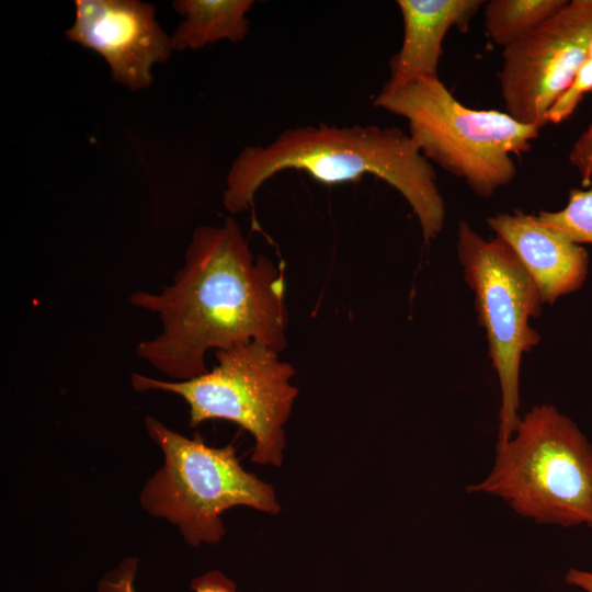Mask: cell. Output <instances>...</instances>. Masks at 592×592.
Returning a JSON list of instances; mask_svg holds the SVG:
<instances>
[{
  "label": "cell",
  "mask_w": 592,
  "mask_h": 592,
  "mask_svg": "<svg viewBox=\"0 0 592 592\" xmlns=\"http://www.w3.org/2000/svg\"><path fill=\"white\" fill-rule=\"evenodd\" d=\"M130 305L158 316L161 330L135 349L171 380L208 371V351L258 341L282 352L288 310L283 264L254 258L238 224L200 226L173 282L159 293L137 291Z\"/></svg>",
  "instance_id": "obj_1"
},
{
  "label": "cell",
  "mask_w": 592,
  "mask_h": 592,
  "mask_svg": "<svg viewBox=\"0 0 592 592\" xmlns=\"http://www.w3.org/2000/svg\"><path fill=\"white\" fill-rule=\"evenodd\" d=\"M288 169L304 170L325 184L375 175L406 198L425 242L443 228L445 208L434 169L409 134L397 127L300 126L284 130L266 146H247L229 170L225 208L231 214L247 210L261 185Z\"/></svg>",
  "instance_id": "obj_2"
},
{
  "label": "cell",
  "mask_w": 592,
  "mask_h": 592,
  "mask_svg": "<svg viewBox=\"0 0 592 592\" xmlns=\"http://www.w3.org/2000/svg\"><path fill=\"white\" fill-rule=\"evenodd\" d=\"M467 490L499 497L538 524L592 528V444L555 407L536 406L497 444L488 476Z\"/></svg>",
  "instance_id": "obj_3"
},
{
  "label": "cell",
  "mask_w": 592,
  "mask_h": 592,
  "mask_svg": "<svg viewBox=\"0 0 592 592\" xmlns=\"http://www.w3.org/2000/svg\"><path fill=\"white\" fill-rule=\"evenodd\" d=\"M373 104L406 118L421 153L485 198L513 181L511 155L527 152L539 132L506 112L463 105L439 77L383 89Z\"/></svg>",
  "instance_id": "obj_4"
},
{
  "label": "cell",
  "mask_w": 592,
  "mask_h": 592,
  "mask_svg": "<svg viewBox=\"0 0 592 592\" xmlns=\"http://www.w3.org/2000/svg\"><path fill=\"white\" fill-rule=\"evenodd\" d=\"M144 422L163 462L145 483L139 504L152 517L174 525L187 545L219 543L226 534L221 515L234 506L271 514L281 511L273 486L240 465L232 444L209 446L152 415Z\"/></svg>",
  "instance_id": "obj_5"
},
{
  "label": "cell",
  "mask_w": 592,
  "mask_h": 592,
  "mask_svg": "<svg viewBox=\"0 0 592 592\" xmlns=\"http://www.w3.org/2000/svg\"><path fill=\"white\" fill-rule=\"evenodd\" d=\"M217 364L187 380H163L130 375L137 392L161 390L181 397L189 407V424L227 420L254 439L253 463L280 467L286 447L284 425L298 389L295 368L278 352L258 341L215 351Z\"/></svg>",
  "instance_id": "obj_6"
},
{
  "label": "cell",
  "mask_w": 592,
  "mask_h": 592,
  "mask_svg": "<svg viewBox=\"0 0 592 592\" xmlns=\"http://www.w3.org/2000/svg\"><path fill=\"white\" fill-rule=\"evenodd\" d=\"M457 253L475 293L479 323L501 391L498 443L511 439L521 418L520 366L524 352L539 341L528 320L542 311L539 291L512 249L500 238L486 240L466 221L458 226Z\"/></svg>",
  "instance_id": "obj_7"
},
{
  "label": "cell",
  "mask_w": 592,
  "mask_h": 592,
  "mask_svg": "<svg viewBox=\"0 0 592 592\" xmlns=\"http://www.w3.org/2000/svg\"><path fill=\"white\" fill-rule=\"evenodd\" d=\"M592 38V0H571L555 15L503 48L498 73L506 113L540 129L569 87Z\"/></svg>",
  "instance_id": "obj_8"
},
{
  "label": "cell",
  "mask_w": 592,
  "mask_h": 592,
  "mask_svg": "<svg viewBox=\"0 0 592 592\" xmlns=\"http://www.w3.org/2000/svg\"><path fill=\"white\" fill-rule=\"evenodd\" d=\"M75 5L66 37L104 57L116 83L132 90L149 87L151 66L166 61L172 49L155 7L137 0H77Z\"/></svg>",
  "instance_id": "obj_9"
},
{
  "label": "cell",
  "mask_w": 592,
  "mask_h": 592,
  "mask_svg": "<svg viewBox=\"0 0 592 592\" xmlns=\"http://www.w3.org/2000/svg\"><path fill=\"white\" fill-rule=\"evenodd\" d=\"M488 225L521 261L543 304H554L583 285L589 269L585 249L542 224L537 216L521 210L497 214Z\"/></svg>",
  "instance_id": "obj_10"
},
{
  "label": "cell",
  "mask_w": 592,
  "mask_h": 592,
  "mask_svg": "<svg viewBox=\"0 0 592 592\" xmlns=\"http://www.w3.org/2000/svg\"><path fill=\"white\" fill-rule=\"evenodd\" d=\"M483 3L481 0H398L403 39L390 58V77L383 89L394 90L421 78L439 77L444 36L452 26L466 32Z\"/></svg>",
  "instance_id": "obj_11"
},
{
  "label": "cell",
  "mask_w": 592,
  "mask_h": 592,
  "mask_svg": "<svg viewBox=\"0 0 592 592\" xmlns=\"http://www.w3.org/2000/svg\"><path fill=\"white\" fill-rule=\"evenodd\" d=\"M251 0H178L173 8L184 16L171 37L175 50L200 49L221 39L232 43L248 34L246 13Z\"/></svg>",
  "instance_id": "obj_12"
},
{
  "label": "cell",
  "mask_w": 592,
  "mask_h": 592,
  "mask_svg": "<svg viewBox=\"0 0 592 592\" xmlns=\"http://www.w3.org/2000/svg\"><path fill=\"white\" fill-rule=\"evenodd\" d=\"M568 0H490L485 24L491 41L505 48L559 12Z\"/></svg>",
  "instance_id": "obj_13"
},
{
  "label": "cell",
  "mask_w": 592,
  "mask_h": 592,
  "mask_svg": "<svg viewBox=\"0 0 592 592\" xmlns=\"http://www.w3.org/2000/svg\"><path fill=\"white\" fill-rule=\"evenodd\" d=\"M537 218L577 244H592V182L582 189L570 190L562 209L539 212Z\"/></svg>",
  "instance_id": "obj_14"
},
{
  "label": "cell",
  "mask_w": 592,
  "mask_h": 592,
  "mask_svg": "<svg viewBox=\"0 0 592 592\" xmlns=\"http://www.w3.org/2000/svg\"><path fill=\"white\" fill-rule=\"evenodd\" d=\"M137 572L138 559L126 557L99 580L96 592H137ZM190 588L194 592H240L235 582L219 570H210L194 578Z\"/></svg>",
  "instance_id": "obj_15"
},
{
  "label": "cell",
  "mask_w": 592,
  "mask_h": 592,
  "mask_svg": "<svg viewBox=\"0 0 592 592\" xmlns=\"http://www.w3.org/2000/svg\"><path fill=\"white\" fill-rule=\"evenodd\" d=\"M588 92L592 93V59L590 58H585L569 87L549 107L546 122L559 124L570 117Z\"/></svg>",
  "instance_id": "obj_16"
},
{
  "label": "cell",
  "mask_w": 592,
  "mask_h": 592,
  "mask_svg": "<svg viewBox=\"0 0 592 592\" xmlns=\"http://www.w3.org/2000/svg\"><path fill=\"white\" fill-rule=\"evenodd\" d=\"M571 166L579 172L582 186L592 182V121L569 152Z\"/></svg>",
  "instance_id": "obj_17"
},
{
  "label": "cell",
  "mask_w": 592,
  "mask_h": 592,
  "mask_svg": "<svg viewBox=\"0 0 592 592\" xmlns=\"http://www.w3.org/2000/svg\"><path fill=\"white\" fill-rule=\"evenodd\" d=\"M568 584L592 592V570L570 568L565 577Z\"/></svg>",
  "instance_id": "obj_18"
},
{
  "label": "cell",
  "mask_w": 592,
  "mask_h": 592,
  "mask_svg": "<svg viewBox=\"0 0 592 592\" xmlns=\"http://www.w3.org/2000/svg\"><path fill=\"white\" fill-rule=\"evenodd\" d=\"M587 58L592 59V38H591L589 47H588Z\"/></svg>",
  "instance_id": "obj_19"
}]
</instances>
